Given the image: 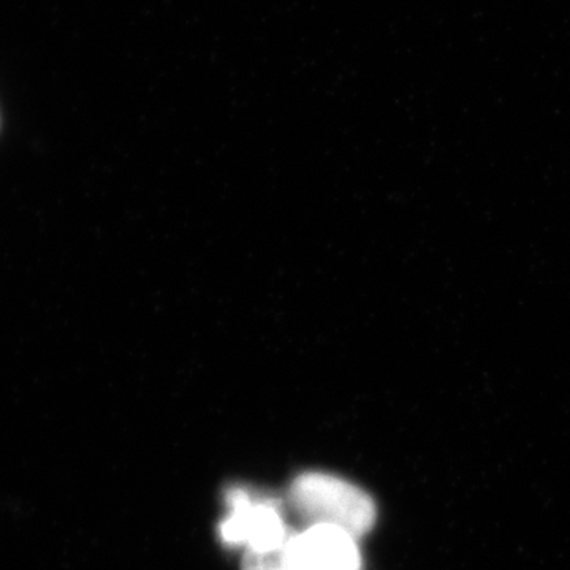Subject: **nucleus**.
I'll list each match as a JSON object with an SVG mask.
<instances>
[{"label": "nucleus", "instance_id": "1", "mask_svg": "<svg viewBox=\"0 0 570 570\" xmlns=\"http://www.w3.org/2000/svg\"><path fill=\"white\" fill-rule=\"evenodd\" d=\"M291 504L303 520L340 528L358 539L373 530L377 519L373 498L335 475L307 472L292 483Z\"/></svg>", "mask_w": 570, "mask_h": 570}, {"label": "nucleus", "instance_id": "2", "mask_svg": "<svg viewBox=\"0 0 570 570\" xmlns=\"http://www.w3.org/2000/svg\"><path fill=\"white\" fill-rule=\"evenodd\" d=\"M227 502L232 513L220 527L225 543L253 551H276L287 546L292 534L275 505L255 502L242 489L228 491Z\"/></svg>", "mask_w": 570, "mask_h": 570}, {"label": "nucleus", "instance_id": "3", "mask_svg": "<svg viewBox=\"0 0 570 570\" xmlns=\"http://www.w3.org/2000/svg\"><path fill=\"white\" fill-rule=\"evenodd\" d=\"M285 570H362L356 539L346 531L314 524L292 534L284 551Z\"/></svg>", "mask_w": 570, "mask_h": 570}, {"label": "nucleus", "instance_id": "4", "mask_svg": "<svg viewBox=\"0 0 570 570\" xmlns=\"http://www.w3.org/2000/svg\"><path fill=\"white\" fill-rule=\"evenodd\" d=\"M284 549L276 551L246 550L243 570H285Z\"/></svg>", "mask_w": 570, "mask_h": 570}]
</instances>
